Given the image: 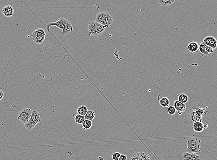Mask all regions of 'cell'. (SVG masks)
<instances>
[{
  "label": "cell",
  "mask_w": 217,
  "mask_h": 160,
  "mask_svg": "<svg viewBox=\"0 0 217 160\" xmlns=\"http://www.w3.org/2000/svg\"><path fill=\"white\" fill-rule=\"evenodd\" d=\"M187 152L195 153L202 151L201 140L199 138H189L187 140Z\"/></svg>",
  "instance_id": "3957f363"
},
{
  "label": "cell",
  "mask_w": 217,
  "mask_h": 160,
  "mask_svg": "<svg viewBox=\"0 0 217 160\" xmlns=\"http://www.w3.org/2000/svg\"><path fill=\"white\" fill-rule=\"evenodd\" d=\"M178 101L182 104H185L189 101V97L187 95L184 93H181L178 96Z\"/></svg>",
  "instance_id": "44dd1931"
},
{
  "label": "cell",
  "mask_w": 217,
  "mask_h": 160,
  "mask_svg": "<svg viewBox=\"0 0 217 160\" xmlns=\"http://www.w3.org/2000/svg\"><path fill=\"white\" fill-rule=\"evenodd\" d=\"M57 27L58 28L62 30L61 34L62 35H67L72 32L73 27L71 22L67 20L64 18L62 17L58 21L55 22H50L47 24L46 28L48 30H49L50 27Z\"/></svg>",
  "instance_id": "6da1fadb"
},
{
  "label": "cell",
  "mask_w": 217,
  "mask_h": 160,
  "mask_svg": "<svg viewBox=\"0 0 217 160\" xmlns=\"http://www.w3.org/2000/svg\"><path fill=\"white\" fill-rule=\"evenodd\" d=\"M159 104L162 107L166 108L170 106V100L167 97H163L161 98L159 101Z\"/></svg>",
  "instance_id": "ac0fdd59"
},
{
  "label": "cell",
  "mask_w": 217,
  "mask_h": 160,
  "mask_svg": "<svg viewBox=\"0 0 217 160\" xmlns=\"http://www.w3.org/2000/svg\"><path fill=\"white\" fill-rule=\"evenodd\" d=\"M88 111V109L86 106H81L78 108L77 112L78 114H79V115L85 116Z\"/></svg>",
  "instance_id": "ffe728a7"
},
{
  "label": "cell",
  "mask_w": 217,
  "mask_h": 160,
  "mask_svg": "<svg viewBox=\"0 0 217 160\" xmlns=\"http://www.w3.org/2000/svg\"><path fill=\"white\" fill-rule=\"evenodd\" d=\"M95 20V21L101 24L105 27H108L113 22L112 17L107 12L99 13L96 16Z\"/></svg>",
  "instance_id": "277c9868"
},
{
  "label": "cell",
  "mask_w": 217,
  "mask_h": 160,
  "mask_svg": "<svg viewBox=\"0 0 217 160\" xmlns=\"http://www.w3.org/2000/svg\"><path fill=\"white\" fill-rule=\"evenodd\" d=\"M176 111L175 108L173 106H169V107H167V112L170 115H174L175 114Z\"/></svg>",
  "instance_id": "d4e9b609"
},
{
  "label": "cell",
  "mask_w": 217,
  "mask_h": 160,
  "mask_svg": "<svg viewBox=\"0 0 217 160\" xmlns=\"http://www.w3.org/2000/svg\"><path fill=\"white\" fill-rule=\"evenodd\" d=\"M131 160H151L147 153L143 152H138L133 155Z\"/></svg>",
  "instance_id": "4fadbf2b"
},
{
  "label": "cell",
  "mask_w": 217,
  "mask_h": 160,
  "mask_svg": "<svg viewBox=\"0 0 217 160\" xmlns=\"http://www.w3.org/2000/svg\"><path fill=\"white\" fill-rule=\"evenodd\" d=\"M196 109L197 108H191L186 112L184 119V122L185 124L192 126L195 122H201L195 115V112Z\"/></svg>",
  "instance_id": "5b68a950"
},
{
  "label": "cell",
  "mask_w": 217,
  "mask_h": 160,
  "mask_svg": "<svg viewBox=\"0 0 217 160\" xmlns=\"http://www.w3.org/2000/svg\"><path fill=\"white\" fill-rule=\"evenodd\" d=\"M193 129L194 132L197 133H201L203 130L207 129L208 125L207 124H204L202 122L200 121L195 122L192 125Z\"/></svg>",
  "instance_id": "30bf717a"
},
{
  "label": "cell",
  "mask_w": 217,
  "mask_h": 160,
  "mask_svg": "<svg viewBox=\"0 0 217 160\" xmlns=\"http://www.w3.org/2000/svg\"><path fill=\"white\" fill-rule=\"evenodd\" d=\"M207 108H208V107L207 106L204 108H197L196 111H195V115L200 120L201 122H203L205 120L206 113L208 112L207 110Z\"/></svg>",
  "instance_id": "9c48e42d"
},
{
  "label": "cell",
  "mask_w": 217,
  "mask_h": 160,
  "mask_svg": "<svg viewBox=\"0 0 217 160\" xmlns=\"http://www.w3.org/2000/svg\"><path fill=\"white\" fill-rule=\"evenodd\" d=\"M46 33L42 28H38L33 31L31 36L32 39L36 44H42L45 39Z\"/></svg>",
  "instance_id": "52a82bcc"
},
{
  "label": "cell",
  "mask_w": 217,
  "mask_h": 160,
  "mask_svg": "<svg viewBox=\"0 0 217 160\" xmlns=\"http://www.w3.org/2000/svg\"><path fill=\"white\" fill-rule=\"evenodd\" d=\"M216 44H217V40L216 41Z\"/></svg>",
  "instance_id": "f1b7e54d"
},
{
  "label": "cell",
  "mask_w": 217,
  "mask_h": 160,
  "mask_svg": "<svg viewBox=\"0 0 217 160\" xmlns=\"http://www.w3.org/2000/svg\"><path fill=\"white\" fill-rule=\"evenodd\" d=\"M32 112V110L30 108L23 109L19 113L18 120H19L22 123L26 124L30 119Z\"/></svg>",
  "instance_id": "ba28073f"
},
{
  "label": "cell",
  "mask_w": 217,
  "mask_h": 160,
  "mask_svg": "<svg viewBox=\"0 0 217 160\" xmlns=\"http://www.w3.org/2000/svg\"><path fill=\"white\" fill-rule=\"evenodd\" d=\"M183 160H201V157L195 153L184 152L182 156Z\"/></svg>",
  "instance_id": "2e32d148"
},
{
  "label": "cell",
  "mask_w": 217,
  "mask_h": 160,
  "mask_svg": "<svg viewBox=\"0 0 217 160\" xmlns=\"http://www.w3.org/2000/svg\"><path fill=\"white\" fill-rule=\"evenodd\" d=\"M85 120V116L79 114H77L74 117L75 121L78 124H82Z\"/></svg>",
  "instance_id": "603a6c76"
},
{
  "label": "cell",
  "mask_w": 217,
  "mask_h": 160,
  "mask_svg": "<svg viewBox=\"0 0 217 160\" xmlns=\"http://www.w3.org/2000/svg\"><path fill=\"white\" fill-rule=\"evenodd\" d=\"M216 39L214 37H206L202 41L204 43L209 46L212 50L217 48Z\"/></svg>",
  "instance_id": "8fae6325"
},
{
  "label": "cell",
  "mask_w": 217,
  "mask_h": 160,
  "mask_svg": "<svg viewBox=\"0 0 217 160\" xmlns=\"http://www.w3.org/2000/svg\"><path fill=\"white\" fill-rule=\"evenodd\" d=\"M121 154L119 152H115L112 155V158L113 160H118Z\"/></svg>",
  "instance_id": "484cf974"
},
{
  "label": "cell",
  "mask_w": 217,
  "mask_h": 160,
  "mask_svg": "<svg viewBox=\"0 0 217 160\" xmlns=\"http://www.w3.org/2000/svg\"><path fill=\"white\" fill-rule=\"evenodd\" d=\"M82 127L84 130H86L91 128L92 125V121L85 120L82 124Z\"/></svg>",
  "instance_id": "7402d4cb"
},
{
  "label": "cell",
  "mask_w": 217,
  "mask_h": 160,
  "mask_svg": "<svg viewBox=\"0 0 217 160\" xmlns=\"http://www.w3.org/2000/svg\"><path fill=\"white\" fill-rule=\"evenodd\" d=\"M2 13L6 17H11L14 15V8L11 5L6 6L4 7H3L2 9Z\"/></svg>",
  "instance_id": "5bb4252c"
},
{
  "label": "cell",
  "mask_w": 217,
  "mask_h": 160,
  "mask_svg": "<svg viewBox=\"0 0 217 160\" xmlns=\"http://www.w3.org/2000/svg\"><path fill=\"white\" fill-rule=\"evenodd\" d=\"M96 113L91 110H88L86 115H85V120L92 121L95 118Z\"/></svg>",
  "instance_id": "d6986e66"
},
{
  "label": "cell",
  "mask_w": 217,
  "mask_h": 160,
  "mask_svg": "<svg viewBox=\"0 0 217 160\" xmlns=\"http://www.w3.org/2000/svg\"><path fill=\"white\" fill-rule=\"evenodd\" d=\"M41 118L40 113L36 110H32V114L30 119L26 124L25 126L28 130H32L35 127L36 125L41 121Z\"/></svg>",
  "instance_id": "8992f818"
},
{
  "label": "cell",
  "mask_w": 217,
  "mask_h": 160,
  "mask_svg": "<svg viewBox=\"0 0 217 160\" xmlns=\"http://www.w3.org/2000/svg\"><path fill=\"white\" fill-rule=\"evenodd\" d=\"M87 27L89 36L101 35L105 30L104 26L96 21H92L89 23Z\"/></svg>",
  "instance_id": "7a4b0ae2"
},
{
  "label": "cell",
  "mask_w": 217,
  "mask_h": 160,
  "mask_svg": "<svg viewBox=\"0 0 217 160\" xmlns=\"http://www.w3.org/2000/svg\"><path fill=\"white\" fill-rule=\"evenodd\" d=\"M4 97V92L2 90H0V101L2 100Z\"/></svg>",
  "instance_id": "83f0119b"
},
{
  "label": "cell",
  "mask_w": 217,
  "mask_h": 160,
  "mask_svg": "<svg viewBox=\"0 0 217 160\" xmlns=\"http://www.w3.org/2000/svg\"><path fill=\"white\" fill-rule=\"evenodd\" d=\"M174 107L176 109L177 111L178 112L179 115H181L182 113L186 110V106L185 104H182L178 100H176L174 102Z\"/></svg>",
  "instance_id": "9a60e30c"
},
{
  "label": "cell",
  "mask_w": 217,
  "mask_h": 160,
  "mask_svg": "<svg viewBox=\"0 0 217 160\" xmlns=\"http://www.w3.org/2000/svg\"><path fill=\"white\" fill-rule=\"evenodd\" d=\"M199 45L196 42H191L188 44L187 49L188 51L192 53L197 52L199 50Z\"/></svg>",
  "instance_id": "e0dca14e"
},
{
  "label": "cell",
  "mask_w": 217,
  "mask_h": 160,
  "mask_svg": "<svg viewBox=\"0 0 217 160\" xmlns=\"http://www.w3.org/2000/svg\"><path fill=\"white\" fill-rule=\"evenodd\" d=\"M175 2V0H160L159 2L163 6H170L173 4Z\"/></svg>",
  "instance_id": "cb8c5ba5"
},
{
  "label": "cell",
  "mask_w": 217,
  "mask_h": 160,
  "mask_svg": "<svg viewBox=\"0 0 217 160\" xmlns=\"http://www.w3.org/2000/svg\"><path fill=\"white\" fill-rule=\"evenodd\" d=\"M199 51L201 54L202 55H209L210 53L214 52V50L207 46L202 41L199 44Z\"/></svg>",
  "instance_id": "7c38bea8"
},
{
  "label": "cell",
  "mask_w": 217,
  "mask_h": 160,
  "mask_svg": "<svg viewBox=\"0 0 217 160\" xmlns=\"http://www.w3.org/2000/svg\"><path fill=\"white\" fill-rule=\"evenodd\" d=\"M127 157L126 155H121L120 157L119 158L118 160H127Z\"/></svg>",
  "instance_id": "4316f807"
}]
</instances>
